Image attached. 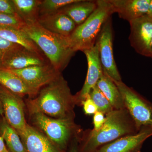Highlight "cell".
Masks as SVG:
<instances>
[{
  "instance_id": "6da1fadb",
  "label": "cell",
  "mask_w": 152,
  "mask_h": 152,
  "mask_svg": "<svg viewBox=\"0 0 152 152\" xmlns=\"http://www.w3.org/2000/svg\"><path fill=\"white\" fill-rule=\"evenodd\" d=\"M76 104L75 96L61 75L42 88L36 96L26 101L31 115L42 113L57 119H74Z\"/></svg>"
},
{
  "instance_id": "7a4b0ae2",
  "label": "cell",
  "mask_w": 152,
  "mask_h": 152,
  "mask_svg": "<svg viewBox=\"0 0 152 152\" xmlns=\"http://www.w3.org/2000/svg\"><path fill=\"white\" fill-rule=\"evenodd\" d=\"M105 115V122L100 130H88L84 133L79 152H96L104 145L124 136L138 132L126 108L114 110Z\"/></svg>"
},
{
  "instance_id": "3957f363",
  "label": "cell",
  "mask_w": 152,
  "mask_h": 152,
  "mask_svg": "<svg viewBox=\"0 0 152 152\" xmlns=\"http://www.w3.org/2000/svg\"><path fill=\"white\" fill-rule=\"evenodd\" d=\"M23 31L36 44L51 64L60 72L64 70L76 52L69 37L49 31L37 22L26 24Z\"/></svg>"
},
{
  "instance_id": "277c9868",
  "label": "cell",
  "mask_w": 152,
  "mask_h": 152,
  "mask_svg": "<svg viewBox=\"0 0 152 152\" xmlns=\"http://www.w3.org/2000/svg\"><path fill=\"white\" fill-rule=\"evenodd\" d=\"M96 1V10L83 23L77 26L69 37L72 48L75 52L93 48L104 24L115 13L109 0Z\"/></svg>"
},
{
  "instance_id": "5b68a950",
  "label": "cell",
  "mask_w": 152,
  "mask_h": 152,
  "mask_svg": "<svg viewBox=\"0 0 152 152\" xmlns=\"http://www.w3.org/2000/svg\"><path fill=\"white\" fill-rule=\"evenodd\" d=\"M114 82L122 96L125 108L138 132L142 128H152V103L123 81Z\"/></svg>"
},
{
  "instance_id": "8992f818",
  "label": "cell",
  "mask_w": 152,
  "mask_h": 152,
  "mask_svg": "<svg viewBox=\"0 0 152 152\" xmlns=\"http://www.w3.org/2000/svg\"><path fill=\"white\" fill-rule=\"evenodd\" d=\"M32 116L35 124L60 149L64 148L72 136L79 131L74 119L53 118L42 113Z\"/></svg>"
},
{
  "instance_id": "52a82bcc",
  "label": "cell",
  "mask_w": 152,
  "mask_h": 152,
  "mask_svg": "<svg viewBox=\"0 0 152 152\" xmlns=\"http://www.w3.org/2000/svg\"><path fill=\"white\" fill-rule=\"evenodd\" d=\"M96 43L98 46L99 57L104 73L114 81H122L114 58L112 17L104 24Z\"/></svg>"
},
{
  "instance_id": "ba28073f",
  "label": "cell",
  "mask_w": 152,
  "mask_h": 152,
  "mask_svg": "<svg viewBox=\"0 0 152 152\" xmlns=\"http://www.w3.org/2000/svg\"><path fill=\"white\" fill-rule=\"evenodd\" d=\"M0 98L4 117L17 132L24 129L27 125L24 113L25 104L22 98L0 85Z\"/></svg>"
},
{
  "instance_id": "9c48e42d",
  "label": "cell",
  "mask_w": 152,
  "mask_h": 152,
  "mask_svg": "<svg viewBox=\"0 0 152 152\" xmlns=\"http://www.w3.org/2000/svg\"><path fill=\"white\" fill-rule=\"evenodd\" d=\"M129 23L130 34L129 39L131 46L139 54L151 58L150 46L152 38V19L145 15Z\"/></svg>"
},
{
  "instance_id": "30bf717a",
  "label": "cell",
  "mask_w": 152,
  "mask_h": 152,
  "mask_svg": "<svg viewBox=\"0 0 152 152\" xmlns=\"http://www.w3.org/2000/svg\"><path fill=\"white\" fill-rule=\"evenodd\" d=\"M48 63L50 62L43 53L33 51L19 45L5 57L0 64V68L17 70Z\"/></svg>"
},
{
  "instance_id": "8fae6325",
  "label": "cell",
  "mask_w": 152,
  "mask_h": 152,
  "mask_svg": "<svg viewBox=\"0 0 152 152\" xmlns=\"http://www.w3.org/2000/svg\"><path fill=\"white\" fill-rule=\"evenodd\" d=\"M10 71L19 76L30 87L38 91L61 75L50 63Z\"/></svg>"
},
{
  "instance_id": "7c38bea8",
  "label": "cell",
  "mask_w": 152,
  "mask_h": 152,
  "mask_svg": "<svg viewBox=\"0 0 152 152\" xmlns=\"http://www.w3.org/2000/svg\"><path fill=\"white\" fill-rule=\"evenodd\" d=\"M88 61V72L84 84L82 89L75 96L76 104H81L89 96L90 93L97 83L98 81L103 74L101 66L97 44H95L91 48L83 51Z\"/></svg>"
},
{
  "instance_id": "4fadbf2b",
  "label": "cell",
  "mask_w": 152,
  "mask_h": 152,
  "mask_svg": "<svg viewBox=\"0 0 152 152\" xmlns=\"http://www.w3.org/2000/svg\"><path fill=\"white\" fill-rule=\"evenodd\" d=\"M152 136V128L144 127L138 132L104 145L96 152H141L145 141Z\"/></svg>"
},
{
  "instance_id": "5bb4252c",
  "label": "cell",
  "mask_w": 152,
  "mask_h": 152,
  "mask_svg": "<svg viewBox=\"0 0 152 152\" xmlns=\"http://www.w3.org/2000/svg\"><path fill=\"white\" fill-rule=\"evenodd\" d=\"M18 133L27 152H63L46 136L28 124Z\"/></svg>"
},
{
  "instance_id": "9a60e30c",
  "label": "cell",
  "mask_w": 152,
  "mask_h": 152,
  "mask_svg": "<svg viewBox=\"0 0 152 152\" xmlns=\"http://www.w3.org/2000/svg\"><path fill=\"white\" fill-rule=\"evenodd\" d=\"M37 22L49 31L66 37H69L77 26L69 17L59 12L39 16Z\"/></svg>"
},
{
  "instance_id": "2e32d148",
  "label": "cell",
  "mask_w": 152,
  "mask_h": 152,
  "mask_svg": "<svg viewBox=\"0 0 152 152\" xmlns=\"http://www.w3.org/2000/svg\"><path fill=\"white\" fill-rule=\"evenodd\" d=\"M114 12L129 22L147 15L151 0H109Z\"/></svg>"
},
{
  "instance_id": "e0dca14e",
  "label": "cell",
  "mask_w": 152,
  "mask_h": 152,
  "mask_svg": "<svg viewBox=\"0 0 152 152\" xmlns=\"http://www.w3.org/2000/svg\"><path fill=\"white\" fill-rule=\"evenodd\" d=\"M0 85L21 98L25 96L31 98L35 97L39 92L30 87L12 71L1 68Z\"/></svg>"
},
{
  "instance_id": "ac0fdd59",
  "label": "cell",
  "mask_w": 152,
  "mask_h": 152,
  "mask_svg": "<svg viewBox=\"0 0 152 152\" xmlns=\"http://www.w3.org/2000/svg\"><path fill=\"white\" fill-rule=\"evenodd\" d=\"M97 7L96 1L78 0L66 6L58 12L65 14L75 22L77 26H78L88 18Z\"/></svg>"
},
{
  "instance_id": "d6986e66",
  "label": "cell",
  "mask_w": 152,
  "mask_h": 152,
  "mask_svg": "<svg viewBox=\"0 0 152 152\" xmlns=\"http://www.w3.org/2000/svg\"><path fill=\"white\" fill-rule=\"evenodd\" d=\"M96 86L108 100L114 110L125 108L121 92L114 81L108 76L103 72Z\"/></svg>"
},
{
  "instance_id": "ffe728a7",
  "label": "cell",
  "mask_w": 152,
  "mask_h": 152,
  "mask_svg": "<svg viewBox=\"0 0 152 152\" xmlns=\"http://www.w3.org/2000/svg\"><path fill=\"white\" fill-rule=\"evenodd\" d=\"M17 15L26 24L37 22L41 0H12Z\"/></svg>"
},
{
  "instance_id": "44dd1931",
  "label": "cell",
  "mask_w": 152,
  "mask_h": 152,
  "mask_svg": "<svg viewBox=\"0 0 152 152\" xmlns=\"http://www.w3.org/2000/svg\"><path fill=\"white\" fill-rule=\"evenodd\" d=\"M0 136L6 142L10 152H27L18 133L9 124L4 116L0 119Z\"/></svg>"
},
{
  "instance_id": "7402d4cb",
  "label": "cell",
  "mask_w": 152,
  "mask_h": 152,
  "mask_svg": "<svg viewBox=\"0 0 152 152\" xmlns=\"http://www.w3.org/2000/svg\"><path fill=\"white\" fill-rule=\"evenodd\" d=\"M0 37L13 43L20 45L33 51L43 53L36 44L23 30L11 28H0Z\"/></svg>"
},
{
  "instance_id": "603a6c76",
  "label": "cell",
  "mask_w": 152,
  "mask_h": 152,
  "mask_svg": "<svg viewBox=\"0 0 152 152\" xmlns=\"http://www.w3.org/2000/svg\"><path fill=\"white\" fill-rule=\"evenodd\" d=\"M78 0H41L39 9V16L56 12L64 7Z\"/></svg>"
},
{
  "instance_id": "cb8c5ba5",
  "label": "cell",
  "mask_w": 152,
  "mask_h": 152,
  "mask_svg": "<svg viewBox=\"0 0 152 152\" xmlns=\"http://www.w3.org/2000/svg\"><path fill=\"white\" fill-rule=\"evenodd\" d=\"M89 96L97 107L98 111L106 115L114 110L108 100L96 85L91 91Z\"/></svg>"
},
{
  "instance_id": "d4e9b609",
  "label": "cell",
  "mask_w": 152,
  "mask_h": 152,
  "mask_svg": "<svg viewBox=\"0 0 152 152\" xmlns=\"http://www.w3.org/2000/svg\"><path fill=\"white\" fill-rule=\"evenodd\" d=\"M26 25V23L18 16L0 13V28L23 30Z\"/></svg>"
},
{
  "instance_id": "484cf974",
  "label": "cell",
  "mask_w": 152,
  "mask_h": 152,
  "mask_svg": "<svg viewBox=\"0 0 152 152\" xmlns=\"http://www.w3.org/2000/svg\"><path fill=\"white\" fill-rule=\"evenodd\" d=\"M18 45L0 37V64L5 57Z\"/></svg>"
},
{
  "instance_id": "4316f807",
  "label": "cell",
  "mask_w": 152,
  "mask_h": 152,
  "mask_svg": "<svg viewBox=\"0 0 152 152\" xmlns=\"http://www.w3.org/2000/svg\"><path fill=\"white\" fill-rule=\"evenodd\" d=\"M0 13L18 16L12 0H0Z\"/></svg>"
},
{
  "instance_id": "83f0119b",
  "label": "cell",
  "mask_w": 152,
  "mask_h": 152,
  "mask_svg": "<svg viewBox=\"0 0 152 152\" xmlns=\"http://www.w3.org/2000/svg\"><path fill=\"white\" fill-rule=\"evenodd\" d=\"M80 105L83 106L84 111L86 115H94L98 111L97 107L90 98V96L87 98L84 101H83Z\"/></svg>"
},
{
  "instance_id": "f1b7e54d",
  "label": "cell",
  "mask_w": 152,
  "mask_h": 152,
  "mask_svg": "<svg viewBox=\"0 0 152 152\" xmlns=\"http://www.w3.org/2000/svg\"><path fill=\"white\" fill-rule=\"evenodd\" d=\"M106 121V115L99 111H97L94 115L93 118L94 130L98 131L102 127Z\"/></svg>"
},
{
  "instance_id": "f546056e",
  "label": "cell",
  "mask_w": 152,
  "mask_h": 152,
  "mask_svg": "<svg viewBox=\"0 0 152 152\" xmlns=\"http://www.w3.org/2000/svg\"><path fill=\"white\" fill-rule=\"evenodd\" d=\"M0 152H10L5 145L4 141L0 136Z\"/></svg>"
},
{
  "instance_id": "4dcf8cb0",
  "label": "cell",
  "mask_w": 152,
  "mask_h": 152,
  "mask_svg": "<svg viewBox=\"0 0 152 152\" xmlns=\"http://www.w3.org/2000/svg\"><path fill=\"white\" fill-rule=\"evenodd\" d=\"M77 141V139H75V141L74 142L69 152H79Z\"/></svg>"
},
{
  "instance_id": "1f68e13d",
  "label": "cell",
  "mask_w": 152,
  "mask_h": 152,
  "mask_svg": "<svg viewBox=\"0 0 152 152\" xmlns=\"http://www.w3.org/2000/svg\"><path fill=\"white\" fill-rule=\"evenodd\" d=\"M147 15L152 19V0H151L148 11Z\"/></svg>"
},
{
  "instance_id": "d6a6232c",
  "label": "cell",
  "mask_w": 152,
  "mask_h": 152,
  "mask_svg": "<svg viewBox=\"0 0 152 152\" xmlns=\"http://www.w3.org/2000/svg\"><path fill=\"white\" fill-rule=\"evenodd\" d=\"M4 112L3 110L2 104L0 98V115L1 117L4 116Z\"/></svg>"
},
{
  "instance_id": "836d02e7",
  "label": "cell",
  "mask_w": 152,
  "mask_h": 152,
  "mask_svg": "<svg viewBox=\"0 0 152 152\" xmlns=\"http://www.w3.org/2000/svg\"><path fill=\"white\" fill-rule=\"evenodd\" d=\"M150 53H151V58H152V38L151 40L150 46Z\"/></svg>"
}]
</instances>
